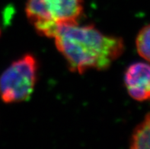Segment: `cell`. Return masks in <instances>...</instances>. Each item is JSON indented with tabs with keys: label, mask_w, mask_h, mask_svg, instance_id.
<instances>
[{
	"label": "cell",
	"mask_w": 150,
	"mask_h": 149,
	"mask_svg": "<svg viewBox=\"0 0 150 149\" xmlns=\"http://www.w3.org/2000/svg\"><path fill=\"white\" fill-rule=\"evenodd\" d=\"M57 49L74 72L105 70L123 54L124 40L103 34L93 25H62L53 37Z\"/></svg>",
	"instance_id": "6da1fadb"
},
{
	"label": "cell",
	"mask_w": 150,
	"mask_h": 149,
	"mask_svg": "<svg viewBox=\"0 0 150 149\" xmlns=\"http://www.w3.org/2000/svg\"><path fill=\"white\" fill-rule=\"evenodd\" d=\"M83 11L82 0H28L25 6L37 33L50 38L62 25L79 24Z\"/></svg>",
	"instance_id": "7a4b0ae2"
},
{
	"label": "cell",
	"mask_w": 150,
	"mask_h": 149,
	"mask_svg": "<svg viewBox=\"0 0 150 149\" xmlns=\"http://www.w3.org/2000/svg\"><path fill=\"white\" fill-rule=\"evenodd\" d=\"M38 62L28 53L14 61L0 76V97L6 104L30 98L38 79Z\"/></svg>",
	"instance_id": "3957f363"
},
{
	"label": "cell",
	"mask_w": 150,
	"mask_h": 149,
	"mask_svg": "<svg viewBox=\"0 0 150 149\" xmlns=\"http://www.w3.org/2000/svg\"><path fill=\"white\" fill-rule=\"evenodd\" d=\"M124 84L128 94L139 102L150 100V65L135 62L124 74Z\"/></svg>",
	"instance_id": "277c9868"
},
{
	"label": "cell",
	"mask_w": 150,
	"mask_h": 149,
	"mask_svg": "<svg viewBox=\"0 0 150 149\" xmlns=\"http://www.w3.org/2000/svg\"><path fill=\"white\" fill-rule=\"evenodd\" d=\"M129 143L132 149H150V112L135 128Z\"/></svg>",
	"instance_id": "5b68a950"
},
{
	"label": "cell",
	"mask_w": 150,
	"mask_h": 149,
	"mask_svg": "<svg viewBox=\"0 0 150 149\" xmlns=\"http://www.w3.org/2000/svg\"><path fill=\"white\" fill-rule=\"evenodd\" d=\"M136 47L139 56L150 62V24L139 30L136 39Z\"/></svg>",
	"instance_id": "8992f818"
},
{
	"label": "cell",
	"mask_w": 150,
	"mask_h": 149,
	"mask_svg": "<svg viewBox=\"0 0 150 149\" xmlns=\"http://www.w3.org/2000/svg\"><path fill=\"white\" fill-rule=\"evenodd\" d=\"M0 34H1V31H0Z\"/></svg>",
	"instance_id": "52a82bcc"
}]
</instances>
